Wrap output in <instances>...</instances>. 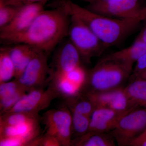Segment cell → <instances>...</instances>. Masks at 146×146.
I'll list each match as a JSON object with an SVG mask.
<instances>
[{
  "label": "cell",
  "mask_w": 146,
  "mask_h": 146,
  "mask_svg": "<svg viewBox=\"0 0 146 146\" xmlns=\"http://www.w3.org/2000/svg\"><path fill=\"white\" fill-rule=\"evenodd\" d=\"M70 16L60 7L44 9L25 30L13 35L0 37L10 44H25L48 54L68 36Z\"/></svg>",
  "instance_id": "1"
},
{
  "label": "cell",
  "mask_w": 146,
  "mask_h": 146,
  "mask_svg": "<svg viewBox=\"0 0 146 146\" xmlns=\"http://www.w3.org/2000/svg\"><path fill=\"white\" fill-rule=\"evenodd\" d=\"M56 5L86 25L107 48L117 46L138 28L142 20L118 19L93 12L71 0H58Z\"/></svg>",
  "instance_id": "2"
},
{
  "label": "cell",
  "mask_w": 146,
  "mask_h": 146,
  "mask_svg": "<svg viewBox=\"0 0 146 146\" xmlns=\"http://www.w3.org/2000/svg\"><path fill=\"white\" fill-rule=\"evenodd\" d=\"M131 72L120 63L100 60L88 73L86 86L89 89L85 91H106L119 88Z\"/></svg>",
  "instance_id": "3"
},
{
  "label": "cell",
  "mask_w": 146,
  "mask_h": 146,
  "mask_svg": "<svg viewBox=\"0 0 146 146\" xmlns=\"http://www.w3.org/2000/svg\"><path fill=\"white\" fill-rule=\"evenodd\" d=\"M70 16L68 33L70 41L78 52L82 60L90 63L93 57L100 55L108 48L80 19Z\"/></svg>",
  "instance_id": "4"
},
{
  "label": "cell",
  "mask_w": 146,
  "mask_h": 146,
  "mask_svg": "<svg viewBox=\"0 0 146 146\" xmlns=\"http://www.w3.org/2000/svg\"><path fill=\"white\" fill-rule=\"evenodd\" d=\"M86 8L107 17L118 19L146 20V7L139 0H108L89 3Z\"/></svg>",
  "instance_id": "5"
},
{
  "label": "cell",
  "mask_w": 146,
  "mask_h": 146,
  "mask_svg": "<svg viewBox=\"0 0 146 146\" xmlns=\"http://www.w3.org/2000/svg\"><path fill=\"white\" fill-rule=\"evenodd\" d=\"M42 120L45 133L56 138L61 146H72V115L68 106L48 110L44 113Z\"/></svg>",
  "instance_id": "6"
},
{
  "label": "cell",
  "mask_w": 146,
  "mask_h": 146,
  "mask_svg": "<svg viewBox=\"0 0 146 146\" xmlns=\"http://www.w3.org/2000/svg\"><path fill=\"white\" fill-rule=\"evenodd\" d=\"M146 128V108H137L123 115L110 133L118 145L129 146Z\"/></svg>",
  "instance_id": "7"
},
{
  "label": "cell",
  "mask_w": 146,
  "mask_h": 146,
  "mask_svg": "<svg viewBox=\"0 0 146 146\" xmlns=\"http://www.w3.org/2000/svg\"><path fill=\"white\" fill-rule=\"evenodd\" d=\"M50 68L48 65V54L38 50L22 76L17 80L27 92L44 88L50 83Z\"/></svg>",
  "instance_id": "8"
},
{
  "label": "cell",
  "mask_w": 146,
  "mask_h": 146,
  "mask_svg": "<svg viewBox=\"0 0 146 146\" xmlns=\"http://www.w3.org/2000/svg\"><path fill=\"white\" fill-rule=\"evenodd\" d=\"M57 98V94L50 86L46 90L44 88L34 89L27 92L6 113L21 112L39 114L40 111L48 107L51 102Z\"/></svg>",
  "instance_id": "9"
},
{
  "label": "cell",
  "mask_w": 146,
  "mask_h": 146,
  "mask_svg": "<svg viewBox=\"0 0 146 146\" xmlns=\"http://www.w3.org/2000/svg\"><path fill=\"white\" fill-rule=\"evenodd\" d=\"M46 3H36L19 7L18 13L13 20L0 29V37L18 34L26 30L44 9Z\"/></svg>",
  "instance_id": "10"
},
{
  "label": "cell",
  "mask_w": 146,
  "mask_h": 146,
  "mask_svg": "<svg viewBox=\"0 0 146 146\" xmlns=\"http://www.w3.org/2000/svg\"><path fill=\"white\" fill-rule=\"evenodd\" d=\"M81 60L78 52L69 40L58 50L53 60L50 74L68 72L82 65Z\"/></svg>",
  "instance_id": "11"
},
{
  "label": "cell",
  "mask_w": 146,
  "mask_h": 146,
  "mask_svg": "<svg viewBox=\"0 0 146 146\" xmlns=\"http://www.w3.org/2000/svg\"><path fill=\"white\" fill-rule=\"evenodd\" d=\"M125 114L119 113L108 108H97L90 118L89 131L100 133L111 131L116 126L121 117Z\"/></svg>",
  "instance_id": "12"
},
{
  "label": "cell",
  "mask_w": 146,
  "mask_h": 146,
  "mask_svg": "<svg viewBox=\"0 0 146 146\" xmlns=\"http://www.w3.org/2000/svg\"><path fill=\"white\" fill-rule=\"evenodd\" d=\"M146 52V43L134 41L131 46L106 55L101 60L117 62L132 72L133 64Z\"/></svg>",
  "instance_id": "13"
},
{
  "label": "cell",
  "mask_w": 146,
  "mask_h": 146,
  "mask_svg": "<svg viewBox=\"0 0 146 146\" xmlns=\"http://www.w3.org/2000/svg\"><path fill=\"white\" fill-rule=\"evenodd\" d=\"M40 121L38 120L17 125L0 126V138H21L27 141L28 146H31L34 139L40 135Z\"/></svg>",
  "instance_id": "14"
},
{
  "label": "cell",
  "mask_w": 146,
  "mask_h": 146,
  "mask_svg": "<svg viewBox=\"0 0 146 146\" xmlns=\"http://www.w3.org/2000/svg\"><path fill=\"white\" fill-rule=\"evenodd\" d=\"M9 47L11 58L15 67V79L23 74L30 61L37 51V49L25 44H15Z\"/></svg>",
  "instance_id": "15"
},
{
  "label": "cell",
  "mask_w": 146,
  "mask_h": 146,
  "mask_svg": "<svg viewBox=\"0 0 146 146\" xmlns=\"http://www.w3.org/2000/svg\"><path fill=\"white\" fill-rule=\"evenodd\" d=\"M76 146H115L116 142L111 133L88 131L83 136L72 140Z\"/></svg>",
  "instance_id": "16"
},
{
  "label": "cell",
  "mask_w": 146,
  "mask_h": 146,
  "mask_svg": "<svg viewBox=\"0 0 146 146\" xmlns=\"http://www.w3.org/2000/svg\"><path fill=\"white\" fill-rule=\"evenodd\" d=\"M131 102L136 108H146V80H134L124 89Z\"/></svg>",
  "instance_id": "17"
},
{
  "label": "cell",
  "mask_w": 146,
  "mask_h": 146,
  "mask_svg": "<svg viewBox=\"0 0 146 146\" xmlns=\"http://www.w3.org/2000/svg\"><path fill=\"white\" fill-rule=\"evenodd\" d=\"M39 114L21 112L5 113L0 116V126H15L41 120Z\"/></svg>",
  "instance_id": "18"
},
{
  "label": "cell",
  "mask_w": 146,
  "mask_h": 146,
  "mask_svg": "<svg viewBox=\"0 0 146 146\" xmlns=\"http://www.w3.org/2000/svg\"><path fill=\"white\" fill-rule=\"evenodd\" d=\"M15 67L11 58L8 47L0 50V83L10 81L15 78Z\"/></svg>",
  "instance_id": "19"
},
{
  "label": "cell",
  "mask_w": 146,
  "mask_h": 146,
  "mask_svg": "<svg viewBox=\"0 0 146 146\" xmlns=\"http://www.w3.org/2000/svg\"><path fill=\"white\" fill-rule=\"evenodd\" d=\"M66 106H68L71 112L86 115L91 117L95 110L94 104L83 93L71 99L65 101Z\"/></svg>",
  "instance_id": "20"
},
{
  "label": "cell",
  "mask_w": 146,
  "mask_h": 146,
  "mask_svg": "<svg viewBox=\"0 0 146 146\" xmlns=\"http://www.w3.org/2000/svg\"><path fill=\"white\" fill-rule=\"evenodd\" d=\"M71 113L72 122V132L77 136V138H78L83 136L89 131L91 117L74 112H71Z\"/></svg>",
  "instance_id": "21"
},
{
  "label": "cell",
  "mask_w": 146,
  "mask_h": 146,
  "mask_svg": "<svg viewBox=\"0 0 146 146\" xmlns=\"http://www.w3.org/2000/svg\"><path fill=\"white\" fill-rule=\"evenodd\" d=\"M19 7L7 5L0 1V29L13 20L19 10Z\"/></svg>",
  "instance_id": "22"
},
{
  "label": "cell",
  "mask_w": 146,
  "mask_h": 146,
  "mask_svg": "<svg viewBox=\"0 0 146 146\" xmlns=\"http://www.w3.org/2000/svg\"><path fill=\"white\" fill-rule=\"evenodd\" d=\"M27 93L25 90H21L8 96L0 99L1 115L9 111Z\"/></svg>",
  "instance_id": "23"
},
{
  "label": "cell",
  "mask_w": 146,
  "mask_h": 146,
  "mask_svg": "<svg viewBox=\"0 0 146 146\" xmlns=\"http://www.w3.org/2000/svg\"><path fill=\"white\" fill-rule=\"evenodd\" d=\"M21 90H25L18 80L15 79L12 81L0 83V99L8 96Z\"/></svg>",
  "instance_id": "24"
},
{
  "label": "cell",
  "mask_w": 146,
  "mask_h": 146,
  "mask_svg": "<svg viewBox=\"0 0 146 146\" xmlns=\"http://www.w3.org/2000/svg\"><path fill=\"white\" fill-rule=\"evenodd\" d=\"M7 5L20 7L22 6L41 2H47L48 0H0Z\"/></svg>",
  "instance_id": "25"
},
{
  "label": "cell",
  "mask_w": 146,
  "mask_h": 146,
  "mask_svg": "<svg viewBox=\"0 0 146 146\" xmlns=\"http://www.w3.org/2000/svg\"><path fill=\"white\" fill-rule=\"evenodd\" d=\"M146 69V52L136 62L133 71V77H136Z\"/></svg>",
  "instance_id": "26"
},
{
  "label": "cell",
  "mask_w": 146,
  "mask_h": 146,
  "mask_svg": "<svg viewBox=\"0 0 146 146\" xmlns=\"http://www.w3.org/2000/svg\"><path fill=\"white\" fill-rule=\"evenodd\" d=\"M130 146H146V128L129 145Z\"/></svg>",
  "instance_id": "27"
},
{
  "label": "cell",
  "mask_w": 146,
  "mask_h": 146,
  "mask_svg": "<svg viewBox=\"0 0 146 146\" xmlns=\"http://www.w3.org/2000/svg\"><path fill=\"white\" fill-rule=\"evenodd\" d=\"M144 22L143 26L134 41H139L146 43V20Z\"/></svg>",
  "instance_id": "28"
},
{
  "label": "cell",
  "mask_w": 146,
  "mask_h": 146,
  "mask_svg": "<svg viewBox=\"0 0 146 146\" xmlns=\"http://www.w3.org/2000/svg\"><path fill=\"white\" fill-rule=\"evenodd\" d=\"M136 78L143 79L146 80V69H145L141 74H139L136 77L134 78Z\"/></svg>",
  "instance_id": "29"
},
{
  "label": "cell",
  "mask_w": 146,
  "mask_h": 146,
  "mask_svg": "<svg viewBox=\"0 0 146 146\" xmlns=\"http://www.w3.org/2000/svg\"><path fill=\"white\" fill-rule=\"evenodd\" d=\"M85 2L91 3L97 2L104 1H108V0H83Z\"/></svg>",
  "instance_id": "30"
}]
</instances>
